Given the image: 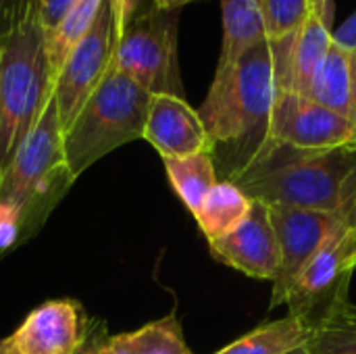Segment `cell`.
I'll return each mask as SVG.
<instances>
[{"label":"cell","instance_id":"cell-1","mask_svg":"<svg viewBox=\"0 0 356 354\" xmlns=\"http://www.w3.org/2000/svg\"><path fill=\"white\" fill-rule=\"evenodd\" d=\"M277 92L269 40L252 46L232 67L215 71L198 115L213 142L219 179L238 173L265 144Z\"/></svg>","mask_w":356,"mask_h":354},{"label":"cell","instance_id":"cell-2","mask_svg":"<svg viewBox=\"0 0 356 354\" xmlns=\"http://www.w3.org/2000/svg\"><path fill=\"white\" fill-rule=\"evenodd\" d=\"M229 182L265 204L355 217L356 146L298 150L267 138Z\"/></svg>","mask_w":356,"mask_h":354},{"label":"cell","instance_id":"cell-3","mask_svg":"<svg viewBox=\"0 0 356 354\" xmlns=\"http://www.w3.org/2000/svg\"><path fill=\"white\" fill-rule=\"evenodd\" d=\"M54 92L46 29L33 0L0 38V173L40 121Z\"/></svg>","mask_w":356,"mask_h":354},{"label":"cell","instance_id":"cell-4","mask_svg":"<svg viewBox=\"0 0 356 354\" xmlns=\"http://www.w3.org/2000/svg\"><path fill=\"white\" fill-rule=\"evenodd\" d=\"M73 182L52 96L10 165L0 173V204L10 207L19 215L23 244L38 236Z\"/></svg>","mask_w":356,"mask_h":354},{"label":"cell","instance_id":"cell-5","mask_svg":"<svg viewBox=\"0 0 356 354\" xmlns=\"http://www.w3.org/2000/svg\"><path fill=\"white\" fill-rule=\"evenodd\" d=\"M150 98L152 94L111 65L73 123L63 131L67 165L75 179L115 148L144 138Z\"/></svg>","mask_w":356,"mask_h":354},{"label":"cell","instance_id":"cell-6","mask_svg":"<svg viewBox=\"0 0 356 354\" xmlns=\"http://www.w3.org/2000/svg\"><path fill=\"white\" fill-rule=\"evenodd\" d=\"M179 8H150L117 40L113 65L148 94L184 96L177 58Z\"/></svg>","mask_w":356,"mask_h":354},{"label":"cell","instance_id":"cell-7","mask_svg":"<svg viewBox=\"0 0 356 354\" xmlns=\"http://www.w3.org/2000/svg\"><path fill=\"white\" fill-rule=\"evenodd\" d=\"M117 46L115 21L108 0H104L90 31L73 46L54 79V102L63 131L73 123L86 100L98 88L113 65Z\"/></svg>","mask_w":356,"mask_h":354},{"label":"cell","instance_id":"cell-8","mask_svg":"<svg viewBox=\"0 0 356 354\" xmlns=\"http://www.w3.org/2000/svg\"><path fill=\"white\" fill-rule=\"evenodd\" d=\"M355 271L356 223L344 221L327 236L298 273L286 300L290 309L288 315L305 323L313 321L340 290L348 288Z\"/></svg>","mask_w":356,"mask_h":354},{"label":"cell","instance_id":"cell-9","mask_svg":"<svg viewBox=\"0 0 356 354\" xmlns=\"http://www.w3.org/2000/svg\"><path fill=\"white\" fill-rule=\"evenodd\" d=\"M269 215L282 257L271 292V309H275L286 305L298 273L327 240V236L344 221H355V217L340 213L307 211L284 204H269Z\"/></svg>","mask_w":356,"mask_h":354},{"label":"cell","instance_id":"cell-10","mask_svg":"<svg viewBox=\"0 0 356 354\" xmlns=\"http://www.w3.org/2000/svg\"><path fill=\"white\" fill-rule=\"evenodd\" d=\"M267 138L298 150H332L356 146V127L307 96L277 92Z\"/></svg>","mask_w":356,"mask_h":354},{"label":"cell","instance_id":"cell-11","mask_svg":"<svg viewBox=\"0 0 356 354\" xmlns=\"http://www.w3.org/2000/svg\"><path fill=\"white\" fill-rule=\"evenodd\" d=\"M211 257L248 277L273 282L280 271V244L269 204L252 200L246 219L227 236L209 242Z\"/></svg>","mask_w":356,"mask_h":354},{"label":"cell","instance_id":"cell-12","mask_svg":"<svg viewBox=\"0 0 356 354\" xmlns=\"http://www.w3.org/2000/svg\"><path fill=\"white\" fill-rule=\"evenodd\" d=\"M163 159L213 152V142L196 108L186 98L154 94L150 98L144 138Z\"/></svg>","mask_w":356,"mask_h":354},{"label":"cell","instance_id":"cell-13","mask_svg":"<svg viewBox=\"0 0 356 354\" xmlns=\"http://www.w3.org/2000/svg\"><path fill=\"white\" fill-rule=\"evenodd\" d=\"M90 330V319L75 300H48L33 309L10 334L21 354H75Z\"/></svg>","mask_w":356,"mask_h":354},{"label":"cell","instance_id":"cell-14","mask_svg":"<svg viewBox=\"0 0 356 354\" xmlns=\"http://www.w3.org/2000/svg\"><path fill=\"white\" fill-rule=\"evenodd\" d=\"M280 92L307 96L309 83L332 48V21L311 10L300 29L271 42Z\"/></svg>","mask_w":356,"mask_h":354},{"label":"cell","instance_id":"cell-15","mask_svg":"<svg viewBox=\"0 0 356 354\" xmlns=\"http://www.w3.org/2000/svg\"><path fill=\"white\" fill-rule=\"evenodd\" d=\"M309 354H356V305L348 288L340 290L330 305L307 323Z\"/></svg>","mask_w":356,"mask_h":354},{"label":"cell","instance_id":"cell-16","mask_svg":"<svg viewBox=\"0 0 356 354\" xmlns=\"http://www.w3.org/2000/svg\"><path fill=\"white\" fill-rule=\"evenodd\" d=\"M223 40L215 71L232 67L244 52L267 40L263 13L257 0H221Z\"/></svg>","mask_w":356,"mask_h":354},{"label":"cell","instance_id":"cell-17","mask_svg":"<svg viewBox=\"0 0 356 354\" xmlns=\"http://www.w3.org/2000/svg\"><path fill=\"white\" fill-rule=\"evenodd\" d=\"M252 200L229 179H219L202 200L194 219L209 242L234 232L250 213Z\"/></svg>","mask_w":356,"mask_h":354},{"label":"cell","instance_id":"cell-18","mask_svg":"<svg viewBox=\"0 0 356 354\" xmlns=\"http://www.w3.org/2000/svg\"><path fill=\"white\" fill-rule=\"evenodd\" d=\"M307 98L353 121V75L348 52L332 44L309 83Z\"/></svg>","mask_w":356,"mask_h":354},{"label":"cell","instance_id":"cell-19","mask_svg":"<svg viewBox=\"0 0 356 354\" xmlns=\"http://www.w3.org/2000/svg\"><path fill=\"white\" fill-rule=\"evenodd\" d=\"M307 344V323L298 317L267 321L215 354H290Z\"/></svg>","mask_w":356,"mask_h":354},{"label":"cell","instance_id":"cell-20","mask_svg":"<svg viewBox=\"0 0 356 354\" xmlns=\"http://www.w3.org/2000/svg\"><path fill=\"white\" fill-rule=\"evenodd\" d=\"M171 188L186 204V209L196 215L207 194L219 182L215 161L209 152L192 154L184 159H163Z\"/></svg>","mask_w":356,"mask_h":354},{"label":"cell","instance_id":"cell-21","mask_svg":"<svg viewBox=\"0 0 356 354\" xmlns=\"http://www.w3.org/2000/svg\"><path fill=\"white\" fill-rule=\"evenodd\" d=\"M104 0H75L67 15L58 21V25L46 33V50L52 75L56 79V73L60 71L63 63L67 61L73 46L90 31L94 25Z\"/></svg>","mask_w":356,"mask_h":354},{"label":"cell","instance_id":"cell-22","mask_svg":"<svg viewBox=\"0 0 356 354\" xmlns=\"http://www.w3.org/2000/svg\"><path fill=\"white\" fill-rule=\"evenodd\" d=\"M134 354H194L184 340L181 325L175 315L146 323L136 332H127Z\"/></svg>","mask_w":356,"mask_h":354},{"label":"cell","instance_id":"cell-23","mask_svg":"<svg viewBox=\"0 0 356 354\" xmlns=\"http://www.w3.org/2000/svg\"><path fill=\"white\" fill-rule=\"evenodd\" d=\"M269 42L284 40L300 29L311 13V0H257Z\"/></svg>","mask_w":356,"mask_h":354},{"label":"cell","instance_id":"cell-24","mask_svg":"<svg viewBox=\"0 0 356 354\" xmlns=\"http://www.w3.org/2000/svg\"><path fill=\"white\" fill-rule=\"evenodd\" d=\"M115 21V35L117 40L125 33V29L144 13H148L154 6V0H108Z\"/></svg>","mask_w":356,"mask_h":354},{"label":"cell","instance_id":"cell-25","mask_svg":"<svg viewBox=\"0 0 356 354\" xmlns=\"http://www.w3.org/2000/svg\"><path fill=\"white\" fill-rule=\"evenodd\" d=\"M21 223L19 215L10 209L0 204V257L10 252L13 248L21 246Z\"/></svg>","mask_w":356,"mask_h":354},{"label":"cell","instance_id":"cell-26","mask_svg":"<svg viewBox=\"0 0 356 354\" xmlns=\"http://www.w3.org/2000/svg\"><path fill=\"white\" fill-rule=\"evenodd\" d=\"M73 2H75V0H33V4H35V8H38L40 21H42V25H44L46 33L52 31V29L58 25V21L67 15V10L71 8Z\"/></svg>","mask_w":356,"mask_h":354},{"label":"cell","instance_id":"cell-27","mask_svg":"<svg viewBox=\"0 0 356 354\" xmlns=\"http://www.w3.org/2000/svg\"><path fill=\"white\" fill-rule=\"evenodd\" d=\"M332 44L348 54L356 52V10L338 29H332Z\"/></svg>","mask_w":356,"mask_h":354},{"label":"cell","instance_id":"cell-28","mask_svg":"<svg viewBox=\"0 0 356 354\" xmlns=\"http://www.w3.org/2000/svg\"><path fill=\"white\" fill-rule=\"evenodd\" d=\"M108 334L106 330V323L100 321V319H90V330H88V336L81 344V348L75 354H98V344L100 340Z\"/></svg>","mask_w":356,"mask_h":354},{"label":"cell","instance_id":"cell-29","mask_svg":"<svg viewBox=\"0 0 356 354\" xmlns=\"http://www.w3.org/2000/svg\"><path fill=\"white\" fill-rule=\"evenodd\" d=\"M98 354H134L131 344H129V336L127 334H117V336L106 334L98 344Z\"/></svg>","mask_w":356,"mask_h":354},{"label":"cell","instance_id":"cell-30","mask_svg":"<svg viewBox=\"0 0 356 354\" xmlns=\"http://www.w3.org/2000/svg\"><path fill=\"white\" fill-rule=\"evenodd\" d=\"M25 0H0V38L8 33L13 23L17 21Z\"/></svg>","mask_w":356,"mask_h":354},{"label":"cell","instance_id":"cell-31","mask_svg":"<svg viewBox=\"0 0 356 354\" xmlns=\"http://www.w3.org/2000/svg\"><path fill=\"white\" fill-rule=\"evenodd\" d=\"M311 10L319 13L323 19L334 21V4H332V0H311Z\"/></svg>","mask_w":356,"mask_h":354},{"label":"cell","instance_id":"cell-32","mask_svg":"<svg viewBox=\"0 0 356 354\" xmlns=\"http://www.w3.org/2000/svg\"><path fill=\"white\" fill-rule=\"evenodd\" d=\"M350 75H353V123L356 127V52L350 54Z\"/></svg>","mask_w":356,"mask_h":354},{"label":"cell","instance_id":"cell-33","mask_svg":"<svg viewBox=\"0 0 356 354\" xmlns=\"http://www.w3.org/2000/svg\"><path fill=\"white\" fill-rule=\"evenodd\" d=\"M190 2H196V0H154V6L156 8H179L181 10Z\"/></svg>","mask_w":356,"mask_h":354},{"label":"cell","instance_id":"cell-34","mask_svg":"<svg viewBox=\"0 0 356 354\" xmlns=\"http://www.w3.org/2000/svg\"><path fill=\"white\" fill-rule=\"evenodd\" d=\"M0 354H21V353H19V348L15 346L13 338L8 336V338H2V340H0Z\"/></svg>","mask_w":356,"mask_h":354},{"label":"cell","instance_id":"cell-35","mask_svg":"<svg viewBox=\"0 0 356 354\" xmlns=\"http://www.w3.org/2000/svg\"><path fill=\"white\" fill-rule=\"evenodd\" d=\"M290 354H309L305 348H298V351H294V353H290Z\"/></svg>","mask_w":356,"mask_h":354},{"label":"cell","instance_id":"cell-36","mask_svg":"<svg viewBox=\"0 0 356 354\" xmlns=\"http://www.w3.org/2000/svg\"><path fill=\"white\" fill-rule=\"evenodd\" d=\"M355 223H356V207H355Z\"/></svg>","mask_w":356,"mask_h":354}]
</instances>
